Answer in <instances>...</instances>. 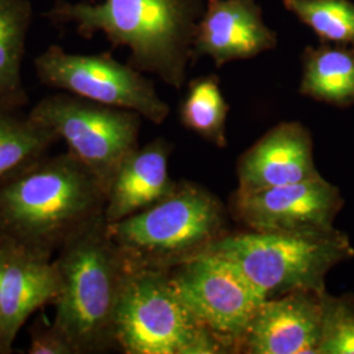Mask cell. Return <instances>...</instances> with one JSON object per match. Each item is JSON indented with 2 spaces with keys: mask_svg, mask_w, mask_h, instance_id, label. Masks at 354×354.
<instances>
[{
  "mask_svg": "<svg viewBox=\"0 0 354 354\" xmlns=\"http://www.w3.org/2000/svg\"><path fill=\"white\" fill-rule=\"evenodd\" d=\"M171 279L190 313L228 349L241 340L259 306L266 301L241 269L206 251L169 269Z\"/></svg>",
  "mask_w": 354,
  "mask_h": 354,
  "instance_id": "obj_9",
  "label": "cell"
},
{
  "mask_svg": "<svg viewBox=\"0 0 354 354\" xmlns=\"http://www.w3.org/2000/svg\"><path fill=\"white\" fill-rule=\"evenodd\" d=\"M213 251L234 263L268 299L294 290L326 291V277L352 257L349 238L336 228L254 231L223 235Z\"/></svg>",
  "mask_w": 354,
  "mask_h": 354,
  "instance_id": "obj_4",
  "label": "cell"
},
{
  "mask_svg": "<svg viewBox=\"0 0 354 354\" xmlns=\"http://www.w3.org/2000/svg\"><path fill=\"white\" fill-rule=\"evenodd\" d=\"M1 244L6 247V256L0 295V354H10L30 315L54 304L58 274L51 256Z\"/></svg>",
  "mask_w": 354,
  "mask_h": 354,
  "instance_id": "obj_13",
  "label": "cell"
},
{
  "mask_svg": "<svg viewBox=\"0 0 354 354\" xmlns=\"http://www.w3.org/2000/svg\"><path fill=\"white\" fill-rule=\"evenodd\" d=\"M33 0H0V108L21 111L28 104L23 61L33 23Z\"/></svg>",
  "mask_w": 354,
  "mask_h": 354,
  "instance_id": "obj_16",
  "label": "cell"
},
{
  "mask_svg": "<svg viewBox=\"0 0 354 354\" xmlns=\"http://www.w3.org/2000/svg\"><path fill=\"white\" fill-rule=\"evenodd\" d=\"M29 114L50 127L67 151L97 178L105 193L118 167L138 149L142 115L59 91L44 97Z\"/></svg>",
  "mask_w": 354,
  "mask_h": 354,
  "instance_id": "obj_7",
  "label": "cell"
},
{
  "mask_svg": "<svg viewBox=\"0 0 354 354\" xmlns=\"http://www.w3.org/2000/svg\"><path fill=\"white\" fill-rule=\"evenodd\" d=\"M54 266L58 274L54 327L75 354L114 349V317L127 260L104 214L64 243Z\"/></svg>",
  "mask_w": 354,
  "mask_h": 354,
  "instance_id": "obj_3",
  "label": "cell"
},
{
  "mask_svg": "<svg viewBox=\"0 0 354 354\" xmlns=\"http://www.w3.org/2000/svg\"><path fill=\"white\" fill-rule=\"evenodd\" d=\"M38 80L49 87L102 105L133 111L159 125L169 114L168 104L151 79L108 53L77 54L49 45L35 58Z\"/></svg>",
  "mask_w": 354,
  "mask_h": 354,
  "instance_id": "obj_8",
  "label": "cell"
},
{
  "mask_svg": "<svg viewBox=\"0 0 354 354\" xmlns=\"http://www.w3.org/2000/svg\"><path fill=\"white\" fill-rule=\"evenodd\" d=\"M322 337L317 354H354V301L322 295Z\"/></svg>",
  "mask_w": 354,
  "mask_h": 354,
  "instance_id": "obj_21",
  "label": "cell"
},
{
  "mask_svg": "<svg viewBox=\"0 0 354 354\" xmlns=\"http://www.w3.org/2000/svg\"><path fill=\"white\" fill-rule=\"evenodd\" d=\"M58 140L30 114L0 108V178L45 156Z\"/></svg>",
  "mask_w": 354,
  "mask_h": 354,
  "instance_id": "obj_18",
  "label": "cell"
},
{
  "mask_svg": "<svg viewBox=\"0 0 354 354\" xmlns=\"http://www.w3.org/2000/svg\"><path fill=\"white\" fill-rule=\"evenodd\" d=\"M106 193L68 151L0 178V243L54 256L104 214Z\"/></svg>",
  "mask_w": 354,
  "mask_h": 354,
  "instance_id": "obj_1",
  "label": "cell"
},
{
  "mask_svg": "<svg viewBox=\"0 0 354 354\" xmlns=\"http://www.w3.org/2000/svg\"><path fill=\"white\" fill-rule=\"evenodd\" d=\"M29 354H75L70 342L54 327L53 322L38 317L29 329Z\"/></svg>",
  "mask_w": 354,
  "mask_h": 354,
  "instance_id": "obj_22",
  "label": "cell"
},
{
  "mask_svg": "<svg viewBox=\"0 0 354 354\" xmlns=\"http://www.w3.org/2000/svg\"><path fill=\"white\" fill-rule=\"evenodd\" d=\"M114 243L133 266L171 269L206 252L223 236V206L188 183L138 214L108 223Z\"/></svg>",
  "mask_w": 354,
  "mask_h": 354,
  "instance_id": "obj_6",
  "label": "cell"
},
{
  "mask_svg": "<svg viewBox=\"0 0 354 354\" xmlns=\"http://www.w3.org/2000/svg\"><path fill=\"white\" fill-rule=\"evenodd\" d=\"M227 113L228 104L215 75L194 79L180 106L183 125L218 147L227 145Z\"/></svg>",
  "mask_w": 354,
  "mask_h": 354,
  "instance_id": "obj_19",
  "label": "cell"
},
{
  "mask_svg": "<svg viewBox=\"0 0 354 354\" xmlns=\"http://www.w3.org/2000/svg\"><path fill=\"white\" fill-rule=\"evenodd\" d=\"M53 1H55V0H53Z\"/></svg>",
  "mask_w": 354,
  "mask_h": 354,
  "instance_id": "obj_24",
  "label": "cell"
},
{
  "mask_svg": "<svg viewBox=\"0 0 354 354\" xmlns=\"http://www.w3.org/2000/svg\"><path fill=\"white\" fill-rule=\"evenodd\" d=\"M323 292L294 290L266 299L244 333L241 349L250 354H317Z\"/></svg>",
  "mask_w": 354,
  "mask_h": 354,
  "instance_id": "obj_11",
  "label": "cell"
},
{
  "mask_svg": "<svg viewBox=\"0 0 354 354\" xmlns=\"http://www.w3.org/2000/svg\"><path fill=\"white\" fill-rule=\"evenodd\" d=\"M337 187L323 177L289 185L236 193L235 214L254 231L332 228L342 206Z\"/></svg>",
  "mask_w": 354,
  "mask_h": 354,
  "instance_id": "obj_10",
  "label": "cell"
},
{
  "mask_svg": "<svg viewBox=\"0 0 354 354\" xmlns=\"http://www.w3.org/2000/svg\"><path fill=\"white\" fill-rule=\"evenodd\" d=\"M299 92L335 106L354 104V48L322 42L304 51Z\"/></svg>",
  "mask_w": 354,
  "mask_h": 354,
  "instance_id": "obj_17",
  "label": "cell"
},
{
  "mask_svg": "<svg viewBox=\"0 0 354 354\" xmlns=\"http://www.w3.org/2000/svg\"><path fill=\"white\" fill-rule=\"evenodd\" d=\"M114 342L127 354H213L228 349L183 302L169 269L129 261L114 317Z\"/></svg>",
  "mask_w": 354,
  "mask_h": 354,
  "instance_id": "obj_5",
  "label": "cell"
},
{
  "mask_svg": "<svg viewBox=\"0 0 354 354\" xmlns=\"http://www.w3.org/2000/svg\"><path fill=\"white\" fill-rule=\"evenodd\" d=\"M206 1H207V0H206Z\"/></svg>",
  "mask_w": 354,
  "mask_h": 354,
  "instance_id": "obj_25",
  "label": "cell"
},
{
  "mask_svg": "<svg viewBox=\"0 0 354 354\" xmlns=\"http://www.w3.org/2000/svg\"><path fill=\"white\" fill-rule=\"evenodd\" d=\"M320 177L313 140L306 127L291 121L270 129L243 153L238 165L239 194L289 185Z\"/></svg>",
  "mask_w": 354,
  "mask_h": 354,
  "instance_id": "obj_14",
  "label": "cell"
},
{
  "mask_svg": "<svg viewBox=\"0 0 354 354\" xmlns=\"http://www.w3.org/2000/svg\"><path fill=\"white\" fill-rule=\"evenodd\" d=\"M277 46L256 0H207L193 41V59L209 57L216 67L251 59Z\"/></svg>",
  "mask_w": 354,
  "mask_h": 354,
  "instance_id": "obj_12",
  "label": "cell"
},
{
  "mask_svg": "<svg viewBox=\"0 0 354 354\" xmlns=\"http://www.w3.org/2000/svg\"><path fill=\"white\" fill-rule=\"evenodd\" d=\"M282 3L322 42L354 48L352 0H282Z\"/></svg>",
  "mask_w": 354,
  "mask_h": 354,
  "instance_id": "obj_20",
  "label": "cell"
},
{
  "mask_svg": "<svg viewBox=\"0 0 354 354\" xmlns=\"http://www.w3.org/2000/svg\"><path fill=\"white\" fill-rule=\"evenodd\" d=\"M205 8L206 0H55L44 16L87 39L102 33L113 48L129 49L134 68L180 89Z\"/></svg>",
  "mask_w": 354,
  "mask_h": 354,
  "instance_id": "obj_2",
  "label": "cell"
},
{
  "mask_svg": "<svg viewBox=\"0 0 354 354\" xmlns=\"http://www.w3.org/2000/svg\"><path fill=\"white\" fill-rule=\"evenodd\" d=\"M169 145L156 138L129 153L118 167L106 193L105 221L111 225L138 214L176 188L168 172Z\"/></svg>",
  "mask_w": 354,
  "mask_h": 354,
  "instance_id": "obj_15",
  "label": "cell"
},
{
  "mask_svg": "<svg viewBox=\"0 0 354 354\" xmlns=\"http://www.w3.org/2000/svg\"><path fill=\"white\" fill-rule=\"evenodd\" d=\"M4 256H6V247H4V245L0 243V295H1V277H3Z\"/></svg>",
  "mask_w": 354,
  "mask_h": 354,
  "instance_id": "obj_23",
  "label": "cell"
}]
</instances>
